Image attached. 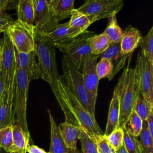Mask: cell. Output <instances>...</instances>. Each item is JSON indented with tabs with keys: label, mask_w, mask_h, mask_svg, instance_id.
<instances>
[{
	"label": "cell",
	"mask_w": 153,
	"mask_h": 153,
	"mask_svg": "<svg viewBox=\"0 0 153 153\" xmlns=\"http://www.w3.org/2000/svg\"><path fill=\"white\" fill-rule=\"evenodd\" d=\"M120 96V112L118 128H123L133 111L136 99L140 93V76L137 66L124 69L115 87Z\"/></svg>",
	"instance_id": "obj_1"
},
{
	"label": "cell",
	"mask_w": 153,
	"mask_h": 153,
	"mask_svg": "<svg viewBox=\"0 0 153 153\" xmlns=\"http://www.w3.org/2000/svg\"><path fill=\"white\" fill-rule=\"evenodd\" d=\"M33 51L38 60L42 79L50 84L55 96L58 92V81L61 78L57 68L55 47L43 33L36 30Z\"/></svg>",
	"instance_id": "obj_2"
},
{
	"label": "cell",
	"mask_w": 153,
	"mask_h": 153,
	"mask_svg": "<svg viewBox=\"0 0 153 153\" xmlns=\"http://www.w3.org/2000/svg\"><path fill=\"white\" fill-rule=\"evenodd\" d=\"M62 67L63 75L61 78L64 84L82 106L95 117V107L93 106L84 86L82 73L78 71L65 56L62 60Z\"/></svg>",
	"instance_id": "obj_3"
},
{
	"label": "cell",
	"mask_w": 153,
	"mask_h": 153,
	"mask_svg": "<svg viewBox=\"0 0 153 153\" xmlns=\"http://www.w3.org/2000/svg\"><path fill=\"white\" fill-rule=\"evenodd\" d=\"M30 81V79L23 69L16 68L13 96V124L20 126L27 134H29V131L27 124L26 110Z\"/></svg>",
	"instance_id": "obj_4"
},
{
	"label": "cell",
	"mask_w": 153,
	"mask_h": 153,
	"mask_svg": "<svg viewBox=\"0 0 153 153\" xmlns=\"http://www.w3.org/2000/svg\"><path fill=\"white\" fill-rule=\"evenodd\" d=\"M94 35L96 33L86 30L68 42L53 45L69 59L78 71L81 72L85 60L94 55L91 53L88 38Z\"/></svg>",
	"instance_id": "obj_5"
},
{
	"label": "cell",
	"mask_w": 153,
	"mask_h": 153,
	"mask_svg": "<svg viewBox=\"0 0 153 153\" xmlns=\"http://www.w3.org/2000/svg\"><path fill=\"white\" fill-rule=\"evenodd\" d=\"M7 32L16 49L21 53H28L34 50L36 29L34 25L14 20Z\"/></svg>",
	"instance_id": "obj_6"
},
{
	"label": "cell",
	"mask_w": 153,
	"mask_h": 153,
	"mask_svg": "<svg viewBox=\"0 0 153 153\" xmlns=\"http://www.w3.org/2000/svg\"><path fill=\"white\" fill-rule=\"evenodd\" d=\"M123 6V0H91L84 2L77 10L92 16L96 22L116 16Z\"/></svg>",
	"instance_id": "obj_7"
},
{
	"label": "cell",
	"mask_w": 153,
	"mask_h": 153,
	"mask_svg": "<svg viewBox=\"0 0 153 153\" xmlns=\"http://www.w3.org/2000/svg\"><path fill=\"white\" fill-rule=\"evenodd\" d=\"M3 47L1 72L3 77L5 88L14 84L16 76V63L14 45L7 30L3 32Z\"/></svg>",
	"instance_id": "obj_8"
},
{
	"label": "cell",
	"mask_w": 153,
	"mask_h": 153,
	"mask_svg": "<svg viewBox=\"0 0 153 153\" xmlns=\"http://www.w3.org/2000/svg\"><path fill=\"white\" fill-rule=\"evenodd\" d=\"M140 76V91L143 98L153 103V65L151 64L140 51L136 64Z\"/></svg>",
	"instance_id": "obj_9"
},
{
	"label": "cell",
	"mask_w": 153,
	"mask_h": 153,
	"mask_svg": "<svg viewBox=\"0 0 153 153\" xmlns=\"http://www.w3.org/2000/svg\"><path fill=\"white\" fill-rule=\"evenodd\" d=\"M59 24L44 0H36L34 2L33 25L37 31L47 33L53 30Z\"/></svg>",
	"instance_id": "obj_10"
},
{
	"label": "cell",
	"mask_w": 153,
	"mask_h": 153,
	"mask_svg": "<svg viewBox=\"0 0 153 153\" xmlns=\"http://www.w3.org/2000/svg\"><path fill=\"white\" fill-rule=\"evenodd\" d=\"M97 59V56L95 54L88 57L85 61L81 72L84 86L88 93L91 102L94 107L96 106L99 81L96 71Z\"/></svg>",
	"instance_id": "obj_11"
},
{
	"label": "cell",
	"mask_w": 153,
	"mask_h": 153,
	"mask_svg": "<svg viewBox=\"0 0 153 153\" xmlns=\"http://www.w3.org/2000/svg\"><path fill=\"white\" fill-rule=\"evenodd\" d=\"M14 48L16 68L23 69L29 79H36L42 78L41 70L36 61V56L34 51L28 53L19 52Z\"/></svg>",
	"instance_id": "obj_12"
},
{
	"label": "cell",
	"mask_w": 153,
	"mask_h": 153,
	"mask_svg": "<svg viewBox=\"0 0 153 153\" xmlns=\"http://www.w3.org/2000/svg\"><path fill=\"white\" fill-rule=\"evenodd\" d=\"M14 84L5 88L0 97V128L13 124Z\"/></svg>",
	"instance_id": "obj_13"
},
{
	"label": "cell",
	"mask_w": 153,
	"mask_h": 153,
	"mask_svg": "<svg viewBox=\"0 0 153 153\" xmlns=\"http://www.w3.org/2000/svg\"><path fill=\"white\" fill-rule=\"evenodd\" d=\"M82 33L84 32L71 27L68 22L63 24H59L51 32L43 34L54 44L68 42Z\"/></svg>",
	"instance_id": "obj_14"
},
{
	"label": "cell",
	"mask_w": 153,
	"mask_h": 153,
	"mask_svg": "<svg viewBox=\"0 0 153 153\" xmlns=\"http://www.w3.org/2000/svg\"><path fill=\"white\" fill-rule=\"evenodd\" d=\"M131 56L124 55L121 53L120 42H118L111 44L104 52L97 56V58H106L111 61L113 65V72L110 78V80H111L121 69L124 68L127 59Z\"/></svg>",
	"instance_id": "obj_15"
},
{
	"label": "cell",
	"mask_w": 153,
	"mask_h": 153,
	"mask_svg": "<svg viewBox=\"0 0 153 153\" xmlns=\"http://www.w3.org/2000/svg\"><path fill=\"white\" fill-rule=\"evenodd\" d=\"M142 37L140 31L136 27L128 25L124 30V34L120 41V51L124 55H131L139 46Z\"/></svg>",
	"instance_id": "obj_16"
},
{
	"label": "cell",
	"mask_w": 153,
	"mask_h": 153,
	"mask_svg": "<svg viewBox=\"0 0 153 153\" xmlns=\"http://www.w3.org/2000/svg\"><path fill=\"white\" fill-rule=\"evenodd\" d=\"M120 112V96L118 91L114 88L112 97L111 99L108 114L105 131L103 135L108 136L111 132L118 128L119 117Z\"/></svg>",
	"instance_id": "obj_17"
},
{
	"label": "cell",
	"mask_w": 153,
	"mask_h": 153,
	"mask_svg": "<svg viewBox=\"0 0 153 153\" xmlns=\"http://www.w3.org/2000/svg\"><path fill=\"white\" fill-rule=\"evenodd\" d=\"M50 124V153H67L70 150L65 145L59 127L49 109L47 110Z\"/></svg>",
	"instance_id": "obj_18"
},
{
	"label": "cell",
	"mask_w": 153,
	"mask_h": 153,
	"mask_svg": "<svg viewBox=\"0 0 153 153\" xmlns=\"http://www.w3.org/2000/svg\"><path fill=\"white\" fill-rule=\"evenodd\" d=\"M58 127L66 147L69 149L77 148L76 143L81 132L80 126H76L65 121L61 123Z\"/></svg>",
	"instance_id": "obj_19"
},
{
	"label": "cell",
	"mask_w": 153,
	"mask_h": 153,
	"mask_svg": "<svg viewBox=\"0 0 153 153\" xmlns=\"http://www.w3.org/2000/svg\"><path fill=\"white\" fill-rule=\"evenodd\" d=\"M30 139V134L26 133L20 126L13 124L11 153H26Z\"/></svg>",
	"instance_id": "obj_20"
},
{
	"label": "cell",
	"mask_w": 153,
	"mask_h": 153,
	"mask_svg": "<svg viewBox=\"0 0 153 153\" xmlns=\"http://www.w3.org/2000/svg\"><path fill=\"white\" fill-rule=\"evenodd\" d=\"M74 0H53L50 10L55 19L59 21L71 17L74 9Z\"/></svg>",
	"instance_id": "obj_21"
},
{
	"label": "cell",
	"mask_w": 153,
	"mask_h": 153,
	"mask_svg": "<svg viewBox=\"0 0 153 153\" xmlns=\"http://www.w3.org/2000/svg\"><path fill=\"white\" fill-rule=\"evenodd\" d=\"M68 22L71 27L84 32L87 30V28L91 24L95 22V20L92 16L87 15L74 8Z\"/></svg>",
	"instance_id": "obj_22"
},
{
	"label": "cell",
	"mask_w": 153,
	"mask_h": 153,
	"mask_svg": "<svg viewBox=\"0 0 153 153\" xmlns=\"http://www.w3.org/2000/svg\"><path fill=\"white\" fill-rule=\"evenodd\" d=\"M17 20L33 25L34 3L32 0H19L17 4Z\"/></svg>",
	"instance_id": "obj_23"
},
{
	"label": "cell",
	"mask_w": 153,
	"mask_h": 153,
	"mask_svg": "<svg viewBox=\"0 0 153 153\" xmlns=\"http://www.w3.org/2000/svg\"><path fill=\"white\" fill-rule=\"evenodd\" d=\"M88 42L91 53L97 56L104 52L111 44L108 36L103 32L88 38Z\"/></svg>",
	"instance_id": "obj_24"
},
{
	"label": "cell",
	"mask_w": 153,
	"mask_h": 153,
	"mask_svg": "<svg viewBox=\"0 0 153 153\" xmlns=\"http://www.w3.org/2000/svg\"><path fill=\"white\" fill-rule=\"evenodd\" d=\"M103 33L108 36L111 44L120 42L124 30L118 25L116 16L108 18V22Z\"/></svg>",
	"instance_id": "obj_25"
},
{
	"label": "cell",
	"mask_w": 153,
	"mask_h": 153,
	"mask_svg": "<svg viewBox=\"0 0 153 153\" xmlns=\"http://www.w3.org/2000/svg\"><path fill=\"white\" fill-rule=\"evenodd\" d=\"M139 46L141 47V51L149 62L153 65V27H151L145 36H142Z\"/></svg>",
	"instance_id": "obj_26"
},
{
	"label": "cell",
	"mask_w": 153,
	"mask_h": 153,
	"mask_svg": "<svg viewBox=\"0 0 153 153\" xmlns=\"http://www.w3.org/2000/svg\"><path fill=\"white\" fill-rule=\"evenodd\" d=\"M133 111L140 117L142 121H145L149 114L153 111V103L146 100L140 91L134 103Z\"/></svg>",
	"instance_id": "obj_27"
},
{
	"label": "cell",
	"mask_w": 153,
	"mask_h": 153,
	"mask_svg": "<svg viewBox=\"0 0 153 153\" xmlns=\"http://www.w3.org/2000/svg\"><path fill=\"white\" fill-rule=\"evenodd\" d=\"M80 130L79 140L81 143L82 153H98L95 141L90 133L81 126H80Z\"/></svg>",
	"instance_id": "obj_28"
},
{
	"label": "cell",
	"mask_w": 153,
	"mask_h": 153,
	"mask_svg": "<svg viewBox=\"0 0 153 153\" xmlns=\"http://www.w3.org/2000/svg\"><path fill=\"white\" fill-rule=\"evenodd\" d=\"M142 123L143 121L140 117L134 111H132L124 127L131 135L137 137L141 131Z\"/></svg>",
	"instance_id": "obj_29"
},
{
	"label": "cell",
	"mask_w": 153,
	"mask_h": 153,
	"mask_svg": "<svg viewBox=\"0 0 153 153\" xmlns=\"http://www.w3.org/2000/svg\"><path fill=\"white\" fill-rule=\"evenodd\" d=\"M139 136V142L142 147L144 153H153V136L149 131L146 121H143L142 127Z\"/></svg>",
	"instance_id": "obj_30"
},
{
	"label": "cell",
	"mask_w": 153,
	"mask_h": 153,
	"mask_svg": "<svg viewBox=\"0 0 153 153\" xmlns=\"http://www.w3.org/2000/svg\"><path fill=\"white\" fill-rule=\"evenodd\" d=\"M0 148L11 152L13 148V125L0 128Z\"/></svg>",
	"instance_id": "obj_31"
},
{
	"label": "cell",
	"mask_w": 153,
	"mask_h": 153,
	"mask_svg": "<svg viewBox=\"0 0 153 153\" xmlns=\"http://www.w3.org/2000/svg\"><path fill=\"white\" fill-rule=\"evenodd\" d=\"M96 71L99 79L107 78L110 80V78L113 72V65L111 61L106 58H102L96 64Z\"/></svg>",
	"instance_id": "obj_32"
},
{
	"label": "cell",
	"mask_w": 153,
	"mask_h": 153,
	"mask_svg": "<svg viewBox=\"0 0 153 153\" xmlns=\"http://www.w3.org/2000/svg\"><path fill=\"white\" fill-rule=\"evenodd\" d=\"M105 137L109 145L116 151L123 145V128H118Z\"/></svg>",
	"instance_id": "obj_33"
},
{
	"label": "cell",
	"mask_w": 153,
	"mask_h": 153,
	"mask_svg": "<svg viewBox=\"0 0 153 153\" xmlns=\"http://www.w3.org/2000/svg\"><path fill=\"white\" fill-rule=\"evenodd\" d=\"M89 133L95 141L98 153H115V151L109 145L103 134L100 135Z\"/></svg>",
	"instance_id": "obj_34"
},
{
	"label": "cell",
	"mask_w": 153,
	"mask_h": 153,
	"mask_svg": "<svg viewBox=\"0 0 153 153\" xmlns=\"http://www.w3.org/2000/svg\"><path fill=\"white\" fill-rule=\"evenodd\" d=\"M123 145L128 153H136L138 144L139 143V140L137 137L131 135L125 128H123Z\"/></svg>",
	"instance_id": "obj_35"
},
{
	"label": "cell",
	"mask_w": 153,
	"mask_h": 153,
	"mask_svg": "<svg viewBox=\"0 0 153 153\" xmlns=\"http://www.w3.org/2000/svg\"><path fill=\"white\" fill-rule=\"evenodd\" d=\"M14 21L6 10H0V30L5 31Z\"/></svg>",
	"instance_id": "obj_36"
},
{
	"label": "cell",
	"mask_w": 153,
	"mask_h": 153,
	"mask_svg": "<svg viewBox=\"0 0 153 153\" xmlns=\"http://www.w3.org/2000/svg\"><path fill=\"white\" fill-rule=\"evenodd\" d=\"M149 132L153 136V111H151L145 120Z\"/></svg>",
	"instance_id": "obj_37"
},
{
	"label": "cell",
	"mask_w": 153,
	"mask_h": 153,
	"mask_svg": "<svg viewBox=\"0 0 153 153\" xmlns=\"http://www.w3.org/2000/svg\"><path fill=\"white\" fill-rule=\"evenodd\" d=\"M27 152L28 153H48L42 148H40L39 147L34 145H29L27 146Z\"/></svg>",
	"instance_id": "obj_38"
},
{
	"label": "cell",
	"mask_w": 153,
	"mask_h": 153,
	"mask_svg": "<svg viewBox=\"0 0 153 153\" xmlns=\"http://www.w3.org/2000/svg\"><path fill=\"white\" fill-rule=\"evenodd\" d=\"M19 0H8V4L7 10H11L15 8L17 6Z\"/></svg>",
	"instance_id": "obj_39"
},
{
	"label": "cell",
	"mask_w": 153,
	"mask_h": 153,
	"mask_svg": "<svg viewBox=\"0 0 153 153\" xmlns=\"http://www.w3.org/2000/svg\"><path fill=\"white\" fill-rule=\"evenodd\" d=\"M5 88V84H4V81L3 79V77L2 76L1 72H0V97L1 96V94L2 92L4 91V90Z\"/></svg>",
	"instance_id": "obj_40"
},
{
	"label": "cell",
	"mask_w": 153,
	"mask_h": 153,
	"mask_svg": "<svg viewBox=\"0 0 153 153\" xmlns=\"http://www.w3.org/2000/svg\"><path fill=\"white\" fill-rule=\"evenodd\" d=\"M8 0H0V10H6Z\"/></svg>",
	"instance_id": "obj_41"
},
{
	"label": "cell",
	"mask_w": 153,
	"mask_h": 153,
	"mask_svg": "<svg viewBox=\"0 0 153 153\" xmlns=\"http://www.w3.org/2000/svg\"><path fill=\"white\" fill-rule=\"evenodd\" d=\"M3 47V39L0 38V72L1 69V61H2V52Z\"/></svg>",
	"instance_id": "obj_42"
},
{
	"label": "cell",
	"mask_w": 153,
	"mask_h": 153,
	"mask_svg": "<svg viewBox=\"0 0 153 153\" xmlns=\"http://www.w3.org/2000/svg\"><path fill=\"white\" fill-rule=\"evenodd\" d=\"M115 153H128L124 146V145H123V146L119 148L118 150H117L115 151Z\"/></svg>",
	"instance_id": "obj_43"
},
{
	"label": "cell",
	"mask_w": 153,
	"mask_h": 153,
	"mask_svg": "<svg viewBox=\"0 0 153 153\" xmlns=\"http://www.w3.org/2000/svg\"><path fill=\"white\" fill-rule=\"evenodd\" d=\"M136 153H144L143 152V150L142 149V147L139 142V143L138 144V146H137V150H136Z\"/></svg>",
	"instance_id": "obj_44"
},
{
	"label": "cell",
	"mask_w": 153,
	"mask_h": 153,
	"mask_svg": "<svg viewBox=\"0 0 153 153\" xmlns=\"http://www.w3.org/2000/svg\"><path fill=\"white\" fill-rule=\"evenodd\" d=\"M67 153H81L80 151L77 149H70L68 152Z\"/></svg>",
	"instance_id": "obj_45"
},
{
	"label": "cell",
	"mask_w": 153,
	"mask_h": 153,
	"mask_svg": "<svg viewBox=\"0 0 153 153\" xmlns=\"http://www.w3.org/2000/svg\"><path fill=\"white\" fill-rule=\"evenodd\" d=\"M45 1V2L47 3V4L48 5V6L49 7V8H50V7L51 5V4H52V2H53V0H44Z\"/></svg>",
	"instance_id": "obj_46"
},
{
	"label": "cell",
	"mask_w": 153,
	"mask_h": 153,
	"mask_svg": "<svg viewBox=\"0 0 153 153\" xmlns=\"http://www.w3.org/2000/svg\"><path fill=\"white\" fill-rule=\"evenodd\" d=\"M0 153H11V152H7V151H5L4 149H3L2 148H0Z\"/></svg>",
	"instance_id": "obj_47"
},
{
	"label": "cell",
	"mask_w": 153,
	"mask_h": 153,
	"mask_svg": "<svg viewBox=\"0 0 153 153\" xmlns=\"http://www.w3.org/2000/svg\"><path fill=\"white\" fill-rule=\"evenodd\" d=\"M3 32H3V31H2V30H0V34H1V33H3Z\"/></svg>",
	"instance_id": "obj_48"
},
{
	"label": "cell",
	"mask_w": 153,
	"mask_h": 153,
	"mask_svg": "<svg viewBox=\"0 0 153 153\" xmlns=\"http://www.w3.org/2000/svg\"><path fill=\"white\" fill-rule=\"evenodd\" d=\"M91 1V0H84L85 2V1Z\"/></svg>",
	"instance_id": "obj_49"
},
{
	"label": "cell",
	"mask_w": 153,
	"mask_h": 153,
	"mask_svg": "<svg viewBox=\"0 0 153 153\" xmlns=\"http://www.w3.org/2000/svg\"><path fill=\"white\" fill-rule=\"evenodd\" d=\"M32 1H33V3H34V2H35V1H36V0H32Z\"/></svg>",
	"instance_id": "obj_50"
},
{
	"label": "cell",
	"mask_w": 153,
	"mask_h": 153,
	"mask_svg": "<svg viewBox=\"0 0 153 153\" xmlns=\"http://www.w3.org/2000/svg\"><path fill=\"white\" fill-rule=\"evenodd\" d=\"M48 153H50V152H48Z\"/></svg>",
	"instance_id": "obj_51"
}]
</instances>
